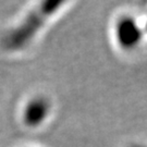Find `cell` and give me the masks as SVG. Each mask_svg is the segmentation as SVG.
Segmentation results:
<instances>
[{
    "mask_svg": "<svg viewBox=\"0 0 147 147\" xmlns=\"http://www.w3.org/2000/svg\"><path fill=\"white\" fill-rule=\"evenodd\" d=\"M65 5L63 1H45L39 3L27 14L24 20L5 36V46L11 50L25 48L38 35L45 25L60 12Z\"/></svg>",
    "mask_w": 147,
    "mask_h": 147,
    "instance_id": "cell-1",
    "label": "cell"
},
{
    "mask_svg": "<svg viewBox=\"0 0 147 147\" xmlns=\"http://www.w3.org/2000/svg\"><path fill=\"white\" fill-rule=\"evenodd\" d=\"M113 39L122 51L131 53L142 45L145 38L143 25L132 14H121L113 24Z\"/></svg>",
    "mask_w": 147,
    "mask_h": 147,
    "instance_id": "cell-2",
    "label": "cell"
},
{
    "mask_svg": "<svg viewBox=\"0 0 147 147\" xmlns=\"http://www.w3.org/2000/svg\"><path fill=\"white\" fill-rule=\"evenodd\" d=\"M50 101L44 96H37L26 102L24 108V122L31 127L40 126L50 115Z\"/></svg>",
    "mask_w": 147,
    "mask_h": 147,
    "instance_id": "cell-3",
    "label": "cell"
},
{
    "mask_svg": "<svg viewBox=\"0 0 147 147\" xmlns=\"http://www.w3.org/2000/svg\"><path fill=\"white\" fill-rule=\"evenodd\" d=\"M129 147H147V145H144V144H141V143H135V144H132Z\"/></svg>",
    "mask_w": 147,
    "mask_h": 147,
    "instance_id": "cell-4",
    "label": "cell"
},
{
    "mask_svg": "<svg viewBox=\"0 0 147 147\" xmlns=\"http://www.w3.org/2000/svg\"><path fill=\"white\" fill-rule=\"evenodd\" d=\"M143 28H144V32H145V34H147V19H146V22H145V24L143 25Z\"/></svg>",
    "mask_w": 147,
    "mask_h": 147,
    "instance_id": "cell-5",
    "label": "cell"
}]
</instances>
